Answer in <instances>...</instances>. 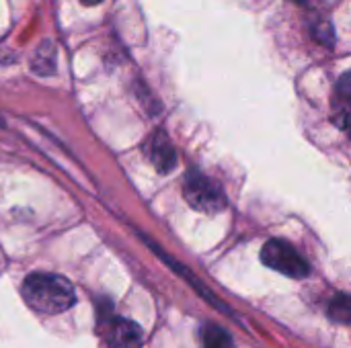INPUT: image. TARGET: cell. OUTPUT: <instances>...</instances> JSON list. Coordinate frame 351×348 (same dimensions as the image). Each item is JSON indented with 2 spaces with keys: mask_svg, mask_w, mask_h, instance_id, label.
<instances>
[{
  "mask_svg": "<svg viewBox=\"0 0 351 348\" xmlns=\"http://www.w3.org/2000/svg\"><path fill=\"white\" fill-rule=\"evenodd\" d=\"M21 293L33 312L45 314V316L64 314L76 302V293H74L72 283L66 277L53 275V273L29 275L23 281Z\"/></svg>",
  "mask_w": 351,
  "mask_h": 348,
  "instance_id": "6da1fadb",
  "label": "cell"
},
{
  "mask_svg": "<svg viewBox=\"0 0 351 348\" xmlns=\"http://www.w3.org/2000/svg\"><path fill=\"white\" fill-rule=\"evenodd\" d=\"M183 195H185V201L195 211H202L208 215H214L226 207V195H224L222 187L197 170L187 174Z\"/></svg>",
  "mask_w": 351,
  "mask_h": 348,
  "instance_id": "7a4b0ae2",
  "label": "cell"
},
{
  "mask_svg": "<svg viewBox=\"0 0 351 348\" xmlns=\"http://www.w3.org/2000/svg\"><path fill=\"white\" fill-rule=\"evenodd\" d=\"M261 263L276 271L282 273L290 279H306L311 275L308 263L298 254V250L288 244L286 240H269L261 248Z\"/></svg>",
  "mask_w": 351,
  "mask_h": 348,
  "instance_id": "3957f363",
  "label": "cell"
},
{
  "mask_svg": "<svg viewBox=\"0 0 351 348\" xmlns=\"http://www.w3.org/2000/svg\"><path fill=\"white\" fill-rule=\"evenodd\" d=\"M99 328L111 348H140L144 343V332L136 322L115 318L111 312L99 314Z\"/></svg>",
  "mask_w": 351,
  "mask_h": 348,
  "instance_id": "277c9868",
  "label": "cell"
},
{
  "mask_svg": "<svg viewBox=\"0 0 351 348\" xmlns=\"http://www.w3.org/2000/svg\"><path fill=\"white\" fill-rule=\"evenodd\" d=\"M150 162L156 166L158 172H171L177 164V152L171 144V139L165 135V131H156L148 144V150H146Z\"/></svg>",
  "mask_w": 351,
  "mask_h": 348,
  "instance_id": "5b68a950",
  "label": "cell"
},
{
  "mask_svg": "<svg viewBox=\"0 0 351 348\" xmlns=\"http://www.w3.org/2000/svg\"><path fill=\"white\" fill-rule=\"evenodd\" d=\"M56 68V49L49 41H45L41 47H37L35 55H33V70L43 74V76H49Z\"/></svg>",
  "mask_w": 351,
  "mask_h": 348,
  "instance_id": "8992f818",
  "label": "cell"
},
{
  "mask_svg": "<svg viewBox=\"0 0 351 348\" xmlns=\"http://www.w3.org/2000/svg\"><path fill=\"white\" fill-rule=\"evenodd\" d=\"M202 348H232V338L222 328L208 324L202 330Z\"/></svg>",
  "mask_w": 351,
  "mask_h": 348,
  "instance_id": "52a82bcc",
  "label": "cell"
},
{
  "mask_svg": "<svg viewBox=\"0 0 351 348\" xmlns=\"http://www.w3.org/2000/svg\"><path fill=\"white\" fill-rule=\"evenodd\" d=\"M350 297H348L346 293H341V295H337V297L331 299V304H329V316H331L335 322H339V324H350Z\"/></svg>",
  "mask_w": 351,
  "mask_h": 348,
  "instance_id": "ba28073f",
  "label": "cell"
},
{
  "mask_svg": "<svg viewBox=\"0 0 351 348\" xmlns=\"http://www.w3.org/2000/svg\"><path fill=\"white\" fill-rule=\"evenodd\" d=\"M315 37L321 43H325V45H333L335 43V33H333V29L327 23H321V25L315 27Z\"/></svg>",
  "mask_w": 351,
  "mask_h": 348,
  "instance_id": "9c48e42d",
  "label": "cell"
},
{
  "mask_svg": "<svg viewBox=\"0 0 351 348\" xmlns=\"http://www.w3.org/2000/svg\"><path fill=\"white\" fill-rule=\"evenodd\" d=\"M84 6H95V4H99V2H103V0H80Z\"/></svg>",
  "mask_w": 351,
  "mask_h": 348,
  "instance_id": "30bf717a",
  "label": "cell"
},
{
  "mask_svg": "<svg viewBox=\"0 0 351 348\" xmlns=\"http://www.w3.org/2000/svg\"><path fill=\"white\" fill-rule=\"evenodd\" d=\"M296 4H302V6H311V0H294Z\"/></svg>",
  "mask_w": 351,
  "mask_h": 348,
  "instance_id": "8fae6325",
  "label": "cell"
}]
</instances>
